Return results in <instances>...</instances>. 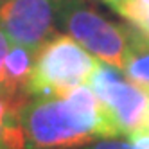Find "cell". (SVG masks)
I'll return each instance as SVG.
<instances>
[{
    "mask_svg": "<svg viewBox=\"0 0 149 149\" xmlns=\"http://www.w3.org/2000/svg\"><path fill=\"white\" fill-rule=\"evenodd\" d=\"M2 2H6V0H0V4H2Z\"/></svg>",
    "mask_w": 149,
    "mask_h": 149,
    "instance_id": "e0dca14e",
    "label": "cell"
},
{
    "mask_svg": "<svg viewBox=\"0 0 149 149\" xmlns=\"http://www.w3.org/2000/svg\"><path fill=\"white\" fill-rule=\"evenodd\" d=\"M147 9H149V0H131L130 4H126L120 9L119 15L122 18H126L127 22H133L142 11H147Z\"/></svg>",
    "mask_w": 149,
    "mask_h": 149,
    "instance_id": "9c48e42d",
    "label": "cell"
},
{
    "mask_svg": "<svg viewBox=\"0 0 149 149\" xmlns=\"http://www.w3.org/2000/svg\"><path fill=\"white\" fill-rule=\"evenodd\" d=\"M130 24L135 25V27H138L142 33H146V34L149 36V9H147V11H142V13L138 15L133 22H130Z\"/></svg>",
    "mask_w": 149,
    "mask_h": 149,
    "instance_id": "4fadbf2b",
    "label": "cell"
},
{
    "mask_svg": "<svg viewBox=\"0 0 149 149\" xmlns=\"http://www.w3.org/2000/svg\"><path fill=\"white\" fill-rule=\"evenodd\" d=\"M146 127H149V119H147V126H146Z\"/></svg>",
    "mask_w": 149,
    "mask_h": 149,
    "instance_id": "2e32d148",
    "label": "cell"
},
{
    "mask_svg": "<svg viewBox=\"0 0 149 149\" xmlns=\"http://www.w3.org/2000/svg\"><path fill=\"white\" fill-rule=\"evenodd\" d=\"M86 84L108 110L120 136L147 126L149 93L126 79L119 68L99 59Z\"/></svg>",
    "mask_w": 149,
    "mask_h": 149,
    "instance_id": "277c9868",
    "label": "cell"
},
{
    "mask_svg": "<svg viewBox=\"0 0 149 149\" xmlns=\"http://www.w3.org/2000/svg\"><path fill=\"white\" fill-rule=\"evenodd\" d=\"M58 22L59 31H65L97 59L122 70L130 50L127 25L110 22L86 0H61Z\"/></svg>",
    "mask_w": 149,
    "mask_h": 149,
    "instance_id": "3957f363",
    "label": "cell"
},
{
    "mask_svg": "<svg viewBox=\"0 0 149 149\" xmlns=\"http://www.w3.org/2000/svg\"><path fill=\"white\" fill-rule=\"evenodd\" d=\"M79 149H135V147L127 138L124 140L120 136H115V138H97V140H93Z\"/></svg>",
    "mask_w": 149,
    "mask_h": 149,
    "instance_id": "ba28073f",
    "label": "cell"
},
{
    "mask_svg": "<svg viewBox=\"0 0 149 149\" xmlns=\"http://www.w3.org/2000/svg\"><path fill=\"white\" fill-rule=\"evenodd\" d=\"M102 2H104V4H108V6H110V4H111V0H102Z\"/></svg>",
    "mask_w": 149,
    "mask_h": 149,
    "instance_id": "9a60e30c",
    "label": "cell"
},
{
    "mask_svg": "<svg viewBox=\"0 0 149 149\" xmlns=\"http://www.w3.org/2000/svg\"><path fill=\"white\" fill-rule=\"evenodd\" d=\"M36 52L25 45L9 41L7 54L4 59V83L2 95L16 104H24L29 95V84L34 70Z\"/></svg>",
    "mask_w": 149,
    "mask_h": 149,
    "instance_id": "8992f818",
    "label": "cell"
},
{
    "mask_svg": "<svg viewBox=\"0 0 149 149\" xmlns=\"http://www.w3.org/2000/svg\"><path fill=\"white\" fill-rule=\"evenodd\" d=\"M61 0H6L0 4V29L9 41L38 50L59 33Z\"/></svg>",
    "mask_w": 149,
    "mask_h": 149,
    "instance_id": "5b68a950",
    "label": "cell"
},
{
    "mask_svg": "<svg viewBox=\"0 0 149 149\" xmlns=\"http://www.w3.org/2000/svg\"><path fill=\"white\" fill-rule=\"evenodd\" d=\"M24 149H79L97 140L65 95H33L20 106Z\"/></svg>",
    "mask_w": 149,
    "mask_h": 149,
    "instance_id": "6da1fadb",
    "label": "cell"
},
{
    "mask_svg": "<svg viewBox=\"0 0 149 149\" xmlns=\"http://www.w3.org/2000/svg\"><path fill=\"white\" fill-rule=\"evenodd\" d=\"M131 2V0H111V4H110V7L113 9V11H117V13H119L120 11V9L126 6V4H130Z\"/></svg>",
    "mask_w": 149,
    "mask_h": 149,
    "instance_id": "5bb4252c",
    "label": "cell"
},
{
    "mask_svg": "<svg viewBox=\"0 0 149 149\" xmlns=\"http://www.w3.org/2000/svg\"><path fill=\"white\" fill-rule=\"evenodd\" d=\"M15 106H20V104L13 102L11 99H7L6 95L0 93V133H2V127H4V122H6V119H7L9 111H11Z\"/></svg>",
    "mask_w": 149,
    "mask_h": 149,
    "instance_id": "7c38bea8",
    "label": "cell"
},
{
    "mask_svg": "<svg viewBox=\"0 0 149 149\" xmlns=\"http://www.w3.org/2000/svg\"><path fill=\"white\" fill-rule=\"evenodd\" d=\"M99 59L68 34L56 33L36 50L29 95H65L86 84Z\"/></svg>",
    "mask_w": 149,
    "mask_h": 149,
    "instance_id": "7a4b0ae2",
    "label": "cell"
},
{
    "mask_svg": "<svg viewBox=\"0 0 149 149\" xmlns=\"http://www.w3.org/2000/svg\"><path fill=\"white\" fill-rule=\"evenodd\" d=\"M127 34L130 50L120 72L126 79L149 93V36L135 25H127Z\"/></svg>",
    "mask_w": 149,
    "mask_h": 149,
    "instance_id": "52a82bcc",
    "label": "cell"
},
{
    "mask_svg": "<svg viewBox=\"0 0 149 149\" xmlns=\"http://www.w3.org/2000/svg\"><path fill=\"white\" fill-rule=\"evenodd\" d=\"M126 138L135 149H149V127H140L136 131H131L130 135H126Z\"/></svg>",
    "mask_w": 149,
    "mask_h": 149,
    "instance_id": "30bf717a",
    "label": "cell"
},
{
    "mask_svg": "<svg viewBox=\"0 0 149 149\" xmlns=\"http://www.w3.org/2000/svg\"><path fill=\"white\" fill-rule=\"evenodd\" d=\"M7 47H9V38L0 29V93H2V83H4V59L7 54Z\"/></svg>",
    "mask_w": 149,
    "mask_h": 149,
    "instance_id": "8fae6325",
    "label": "cell"
},
{
    "mask_svg": "<svg viewBox=\"0 0 149 149\" xmlns=\"http://www.w3.org/2000/svg\"><path fill=\"white\" fill-rule=\"evenodd\" d=\"M0 149H4V147H2V146H0Z\"/></svg>",
    "mask_w": 149,
    "mask_h": 149,
    "instance_id": "ac0fdd59",
    "label": "cell"
}]
</instances>
